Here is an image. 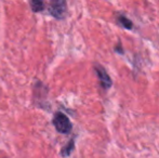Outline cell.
<instances>
[{
  "mask_svg": "<svg viewBox=\"0 0 159 158\" xmlns=\"http://www.w3.org/2000/svg\"><path fill=\"white\" fill-rule=\"evenodd\" d=\"M74 150V141H70L68 144H67L66 146L62 150L61 154L63 155V156H68L69 154L71 153V151Z\"/></svg>",
  "mask_w": 159,
  "mask_h": 158,
  "instance_id": "obj_5",
  "label": "cell"
},
{
  "mask_svg": "<svg viewBox=\"0 0 159 158\" xmlns=\"http://www.w3.org/2000/svg\"><path fill=\"white\" fill-rule=\"evenodd\" d=\"M120 22H121V24L125 26V27H127V28L132 27V23L129 21V20H127L126 17H120Z\"/></svg>",
  "mask_w": 159,
  "mask_h": 158,
  "instance_id": "obj_6",
  "label": "cell"
},
{
  "mask_svg": "<svg viewBox=\"0 0 159 158\" xmlns=\"http://www.w3.org/2000/svg\"><path fill=\"white\" fill-rule=\"evenodd\" d=\"M49 11L55 19H63L65 13H66V2L62 1V0L51 1Z\"/></svg>",
  "mask_w": 159,
  "mask_h": 158,
  "instance_id": "obj_2",
  "label": "cell"
},
{
  "mask_svg": "<svg viewBox=\"0 0 159 158\" xmlns=\"http://www.w3.org/2000/svg\"><path fill=\"white\" fill-rule=\"evenodd\" d=\"M96 73H98V76L100 78V81L102 84V86L104 88H109L111 86V80L109 78V76L107 75V73L104 70V68L101 67V66H96Z\"/></svg>",
  "mask_w": 159,
  "mask_h": 158,
  "instance_id": "obj_3",
  "label": "cell"
},
{
  "mask_svg": "<svg viewBox=\"0 0 159 158\" xmlns=\"http://www.w3.org/2000/svg\"><path fill=\"white\" fill-rule=\"evenodd\" d=\"M30 7H32V10L34 12H39V11L43 10L44 3L40 0H33V1H30Z\"/></svg>",
  "mask_w": 159,
  "mask_h": 158,
  "instance_id": "obj_4",
  "label": "cell"
},
{
  "mask_svg": "<svg viewBox=\"0 0 159 158\" xmlns=\"http://www.w3.org/2000/svg\"><path fill=\"white\" fill-rule=\"evenodd\" d=\"M53 124L60 133H68L71 130V122L63 113H57L53 117Z\"/></svg>",
  "mask_w": 159,
  "mask_h": 158,
  "instance_id": "obj_1",
  "label": "cell"
}]
</instances>
